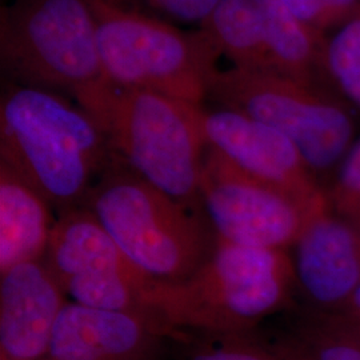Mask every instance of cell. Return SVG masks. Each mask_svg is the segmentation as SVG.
Segmentation results:
<instances>
[{
    "label": "cell",
    "mask_w": 360,
    "mask_h": 360,
    "mask_svg": "<svg viewBox=\"0 0 360 360\" xmlns=\"http://www.w3.org/2000/svg\"><path fill=\"white\" fill-rule=\"evenodd\" d=\"M199 205L219 239L281 251L292 248L315 215L288 193L245 174L211 148L205 158Z\"/></svg>",
    "instance_id": "30bf717a"
},
{
    "label": "cell",
    "mask_w": 360,
    "mask_h": 360,
    "mask_svg": "<svg viewBox=\"0 0 360 360\" xmlns=\"http://www.w3.org/2000/svg\"><path fill=\"white\" fill-rule=\"evenodd\" d=\"M0 360H44L70 302L43 260L0 272Z\"/></svg>",
    "instance_id": "5bb4252c"
},
{
    "label": "cell",
    "mask_w": 360,
    "mask_h": 360,
    "mask_svg": "<svg viewBox=\"0 0 360 360\" xmlns=\"http://www.w3.org/2000/svg\"><path fill=\"white\" fill-rule=\"evenodd\" d=\"M326 65L336 92L360 108V13L328 38Z\"/></svg>",
    "instance_id": "ac0fdd59"
},
{
    "label": "cell",
    "mask_w": 360,
    "mask_h": 360,
    "mask_svg": "<svg viewBox=\"0 0 360 360\" xmlns=\"http://www.w3.org/2000/svg\"><path fill=\"white\" fill-rule=\"evenodd\" d=\"M43 262L72 303L150 312L146 300L156 281L129 262L87 207L59 214Z\"/></svg>",
    "instance_id": "9c48e42d"
},
{
    "label": "cell",
    "mask_w": 360,
    "mask_h": 360,
    "mask_svg": "<svg viewBox=\"0 0 360 360\" xmlns=\"http://www.w3.org/2000/svg\"><path fill=\"white\" fill-rule=\"evenodd\" d=\"M171 23L203 26L221 0H119Z\"/></svg>",
    "instance_id": "44dd1931"
},
{
    "label": "cell",
    "mask_w": 360,
    "mask_h": 360,
    "mask_svg": "<svg viewBox=\"0 0 360 360\" xmlns=\"http://www.w3.org/2000/svg\"><path fill=\"white\" fill-rule=\"evenodd\" d=\"M40 193L0 162V272L43 260L56 218Z\"/></svg>",
    "instance_id": "9a60e30c"
},
{
    "label": "cell",
    "mask_w": 360,
    "mask_h": 360,
    "mask_svg": "<svg viewBox=\"0 0 360 360\" xmlns=\"http://www.w3.org/2000/svg\"><path fill=\"white\" fill-rule=\"evenodd\" d=\"M312 31L330 38L360 13V0H278Z\"/></svg>",
    "instance_id": "d6986e66"
},
{
    "label": "cell",
    "mask_w": 360,
    "mask_h": 360,
    "mask_svg": "<svg viewBox=\"0 0 360 360\" xmlns=\"http://www.w3.org/2000/svg\"><path fill=\"white\" fill-rule=\"evenodd\" d=\"M83 207L135 267L160 283L188 278L217 240L196 207L158 190L115 155Z\"/></svg>",
    "instance_id": "277c9868"
},
{
    "label": "cell",
    "mask_w": 360,
    "mask_h": 360,
    "mask_svg": "<svg viewBox=\"0 0 360 360\" xmlns=\"http://www.w3.org/2000/svg\"><path fill=\"white\" fill-rule=\"evenodd\" d=\"M306 304L338 311L360 284V219L327 208L312 215L290 250Z\"/></svg>",
    "instance_id": "4fadbf2b"
},
{
    "label": "cell",
    "mask_w": 360,
    "mask_h": 360,
    "mask_svg": "<svg viewBox=\"0 0 360 360\" xmlns=\"http://www.w3.org/2000/svg\"><path fill=\"white\" fill-rule=\"evenodd\" d=\"M231 67L335 90L326 65L328 38L278 0H221L200 27Z\"/></svg>",
    "instance_id": "ba28073f"
},
{
    "label": "cell",
    "mask_w": 360,
    "mask_h": 360,
    "mask_svg": "<svg viewBox=\"0 0 360 360\" xmlns=\"http://www.w3.org/2000/svg\"><path fill=\"white\" fill-rule=\"evenodd\" d=\"M326 193L334 212L360 219V139L352 144L339 165L334 183Z\"/></svg>",
    "instance_id": "ffe728a7"
},
{
    "label": "cell",
    "mask_w": 360,
    "mask_h": 360,
    "mask_svg": "<svg viewBox=\"0 0 360 360\" xmlns=\"http://www.w3.org/2000/svg\"><path fill=\"white\" fill-rule=\"evenodd\" d=\"M114 153L95 119L65 95L7 82L0 99V162L58 214L86 205Z\"/></svg>",
    "instance_id": "6da1fadb"
},
{
    "label": "cell",
    "mask_w": 360,
    "mask_h": 360,
    "mask_svg": "<svg viewBox=\"0 0 360 360\" xmlns=\"http://www.w3.org/2000/svg\"><path fill=\"white\" fill-rule=\"evenodd\" d=\"M203 129L208 148L245 174L288 193L312 214L330 208L319 178L281 131L224 107H203Z\"/></svg>",
    "instance_id": "8fae6325"
},
{
    "label": "cell",
    "mask_w": 360,
    "mask_h": 360,
    "mask_svg": "<svg viewBox=\"0 0 360 360\" xmlns=\"http://www.w3.org/2000/svg\"><path fill=\"white\" fill-rule=\"evenodd\" d=\"M75 101L95 119L114 155L135 174L179 202L199 205L208 151L203 104L107 80Z\"/></svg>",
    "instance_id": "3957f363"
},
{
    "label": "cell",
    "mask_w": 360,
    "mask_h": 360,
    "mask_svg": "<svg viewBox=\"0 0 360 360\" xmlns=\"http://www.w3.org/2000/svg\"><path fill=\"white\" fill-rule=\"evenodd\" d=\"M296 292L290 251L217 238L199 269L175 283L156 282L146 304L172 331L245 333L294 309Z\"/></svg>",
    "instance_id": "7a4b0ae2"
},
{
    "label": "cell",
    "mask_w": 360,
    "mask_h": 360,
    "mask_svg": "<svg viewBox=\"0 0 360 360\" xmlns=\"http://www.w3.org/2000/svg\"><path fill=\"white\" fill-rule=\"evenodd\" d=\"M176 360H294L275 339L255 331L175 330L169 339Z\"/></svg>",
    "instance_id": "e0dca14e"
},
{
    "label": "cell",
    "mask_w": 360,
    "mask_h": 360,
    "mask_svg": "<svg viewBox=\"0 0 360 360\" xmlns=\"http://www.w3.org/2000/svg\"><path fill=\"white\" fill-rule=\"evenodd\" d=\"M6 82L71 95L105 80L89 0H13L0 11Z\"/></svg>",
    "instance_id": "8992f818"
},
{
    "label": "cell",
    "mask_w": 360,
    "mask_h": 360,
    "mask_svg": "<svg viewBox=\"0 0 360 360\" xmlns=\"http://www.w3.org/2000/svg\"><path fill=\"white\" fill-rule=\"evenodd\" d=\"M335 312L340 314L360 328V284L354 291V294L348 297L347 302Z\"/></svg>",
    "instance_id": "7402d4cb"
},
{
    "label": "cell",
    "mask_w": 360,
    "mask_h": 360,
    "mask_svg": "<svg viewBox=\"0 0 360 360\" xmlns=\"http://www.w3.org/2000/svg\"><path fill=\"white\" fill-rule=\"evenodd\" d=\"M276 340L294 360H360V328L335 311L306 304Z\"/></svg>",
    "instance_id": "2e32d148"
},
{
    "label": "cell",
    "mask_w": 360,
    "mask_h": 360,
    "mask_svg": "<svg viewBox=\"0 0 360 360\" xmlns=\"http://www.w3.org/2000/svg\"><path fill=\"white\" fill-rule=\"evenodd\" d=\"M89 1L107 82L203 104L220 56L205 31H183L119 0Z\"/></svg>",
    "instance_id": "5b68a950"
},
{
    "label": "cell",
    "mask_w": 360,
    "mask_h": 360,
    "mask_svg": "<svg viewBox=\"0 0 360 360\" xmlns=\"http://www.w3.org/2000/svg\"><path fill=\"white\" fill-rule=\"evenodd\" d=\"M174 331L151 312L68 302L44 360H160Z\"/></svg>",
    "instance_id": "7c38bea8"
},
{
    "label": "cell",
    "mask_w": 360,
    "mask_h": 360,
    "mask_svg": "<svg viewBox=\"0 0 360 360\" xmlns=\"http://www.w3.org/2000/svg\"><path fill=\"white\" fill-rule=\"evenodd\" d=\"M207 99L281 131L319 178L342 163L355 135L345 99L291 77L230 67L211 77Z\"/></svg>",
    "instance_id": "52a82bcc"
}]
</instances>
